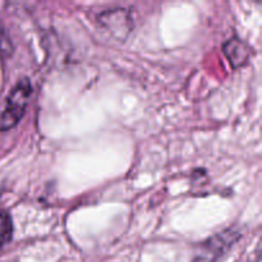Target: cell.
<instances>
[{"label": "cell", "mask_w": 262, "mask_h": 262, "mask_svg": "<svg viewBox=\"0 0 262 262\" xmlns=\"http://www.w3.org/2000/svg\"><path fill=\"white\" fill-rule=\"evenodd\" d=\"M31 92L32 86L30 79L22 78L17 82L7 96L4 106L0 110V130H8L19 123L25 115Z\"/></svg>", "instance_id": "obj_1"}, {"label": "cell", "mask_w": 262, "mask_h": 262, "mask_svg": "<svg viewBox=\"0 0 262 262\" xmlns=\"http://www.w3.org/2000/svg\"><path fill=\"white\" fill-rule=\"evenodd\" d=\"M241 232L234 228L223 230L201 245L200 252L192 262H216L239 241Z\"/></svg>", "instance_id": "obj_2"}, {"label": "cell", "mask_w": 262, "mask_h": 262, "mask_svg": "<svg viewBox=\"0 0 262 262\" xmlns=\"http://www.w3.org/2000/svg\"><path fill=\"white\" fill-rule=\"evenodd\" d=\"M12 237V223H10L9 216L3 215L2 222H0V248L7 245Z\"/></svg>", "instance_id": "obj_5"}, {"label": "cell", "mask_w": 262, "mask_h": 262, "mask_svg": "<svg viewBox=\"0 0 262 262\" xmlns=\"http://www.w3.org/2000/svg\"><path fill=\"white\" fill-rule=\"evenodd\" d=\"M223 50L233 68H241V67L246 66L251 58L250 46L238 37L229 38L223 45Z\"/></svg>", "instance_id": "obj_4"}, {"label": "cell", "mask_w": 262, "mask_h": 262, "mask_svg": "<svg viewBox=\"0 0 262 262\" xmlns=\"http://www.w3.org/2000/svg\"><path fill=\"white\" fill-rule=\"evenodd\" d=\"M97 22L114 38L125 41L133 28V19L130 12L124 8L106 9L97 15Z\"/></svg>", "instance_id": "obj_3"}]
</instances>
